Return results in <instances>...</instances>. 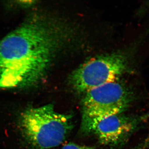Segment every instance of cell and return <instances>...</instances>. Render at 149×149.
Listing matches in <instances>:
<instances>
[{
    "instance_id": "2",
    "label": "cell",
    "mask_w": 149,
    "mask_h": 149,
    "mask_svg": "<svg viewBox=\"0 0 149 149\" xmlns=\"http://www.w3.org/2000/svg\"><path fill=\"white\" fill-rule=\"evenodd\" d=\"M17 124L24 141L33 149L58 146L73 127L72 116L59 113L52 104L28 106L18 116Z\"/></svg>"
},
{
    "instance_id": "5",
    "label": "cell",
    "mask_w": 149,
    "mask_h": 149,
    "mask_svg": "<svg viewBox=\"0 0 149 149\" xmlns=\"http://www.w3.org/2000/svg\"><path fill=\"white\" fill-rule=\"evenodd\" d=\"M149 118V112L128 115L123 113L110 116L81 126L85 134L95 136L100 143L110 147L122 146Z\"/></svg>"
},
{
    "instance_id": "9",
    "label": "cell",
    "mask_w": 149,
    "mask_h": 149,
    "mask_svg": "<svg viewBox=\"0 0 149 149\" xmlns=\"http://www.w3.org/2000/svg\"><path fill=\"white\" fill-rule=\"evenodd\" d=\"M147 4H148V6H149V1L148 2V3H147Z\"/></svg>"
},
{
    "instance_id": "6",
    "label": "cell",
    "mask_w": 149,
    "mask_h": 149,
    "mask_svg": "<svg viewBox=\"0 0 149 149\" xmlns=\"http://www.w3.org/2000/svg\"><path fill=\"white\" fill-rule=\"evenodd\" d=\"M38 2L37 1H8L6 3V6L17 10H27L37 6Z\"/></svg>"
},
{
    "instance_id": "4",
    "label": "cell",
    "mask_w": 149,
    "mask_h": 149,
    "mask_svg": "<svg viewBox=\"0 0 149 149\" xmlns=\"http://www.w3.org/2000/svg\"><path fill=\"white\" fill-rule=\"evenodd\" d=\"M129 70V60L125 54L113 53L88 61L71 73L69 83L78 93L88 91L116 81Z\"/></svg>"
},
{
    "instance_id": "1",
    "label": "cell",
    "mask_w": 149,
    "mask_h": 149,
    "mask_svg": "<svg viewBox=\"0 0 149 149\" xmlns=\"http://www.w3.org/2000/svg\"><path fill=\"white\" fill-rule=\"evenodd\" d=\"M71 31L42 12L29 15L0 40V90L24 91L40 86Z\"/></svg>"
},
{
    "instance_id": "8",
    "label": "cell",
    "mask_w": 149,
    "mask_h": 149,
    "mask_svg": "<svg viewBox=\"0 0 149 149\" xmlns=\"http://www.w3.org/2000/svg\"><path fill=\"white\" fill-rule=\"evenodd\" d=\"M134 149H149V136Z\"/></svg>"
},
{
    "instance_id": "7",
    "label": "cell",
    "mask_w": 149,
    "mask_h": 149,
    "mask_svg": "<svg viewBox=\"0 0 149 149\" xmlns=\"http://www.w3.org/2000/svg\"><path fill=\"white\" fill-rule=\"evenodd\" d=\"M61 149H95L91 147L80 146L77 144L69 143L65 145Z\"/></svg>"
},
{
    "instance_id": "3",
    "label": "cell",
    "mask_w": 149,
    "mask_h": 149,
    "mask_svg": "<svg viewBox=\"0 0 149 149\" xmlns=\"http://www.w3.org/2000/svg\"><path fill=\"white\" fill-rule=\"evenodd\" d=\"M81 102V126L113 115L125 112L135 99L132 90L116 81L88 91Z\"/></svg>"
}]
</instances>
